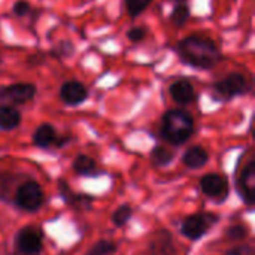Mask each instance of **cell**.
Here are the masks:
<instances>
[{
  "instance_id": "obj_7",
  "label": "cell",
  "mask_w": 255,
  "mask_h": 255,
  "mask_svg": "<svg viewBox=\"0 0 255 255\" xmlns=\"http://www.w3.org/2000/svg\"><path fill=\"white\" fill-rule=\"evenodd\" d=\"M43 248V236L34 227H24L15 238V250L18 255H37Z\"/></svg>"
},
{
  "instance_id": "obj_19",
  "label": "cell",
  "mask_w": 255,
  "mask_h": 255,
  "mask_svg": "<svg viewBox=\"0 0 255 255\" xmlns=\"http://www.w3.org/2000/svg\"><path fill=\"white\" fill-rule=\"evenodd\" d=\"M76 52V46L70 39H61L52 45L49 49V55L55 60H63V58H70Z\"/></svg>"
},
{
  "instance_id": "obj_21",
  "label": "cell",
  "mask_w": 255,
  "mask_h": 255,
  "mask_svg": "<svg viewBox=\"0 0 255 255\" xmlns=\"http://www.w3.org/2000/svg\"><path fill=\"white\" fill-rule=\"evenodd\" d=\"M131 215H133L131 206H130V205H121V206H118V208L114 211L111 220H112V223H114L115 227H124V226L130 221Z\"/></svg>"
},
{
  "instance_id": "obj_18",
  "label": "cell",
  "mask_w": 255,
  "mask_h": 255,
  "mask_svg": "<svg viewBox=\"0 0 255 255\" xmlns=\"http://www.w3.org/2000/svg\"><path fill=\"white\" fill-rule=\"evenodd\" d=\"M72 167H73V172L76 175H81V176H93V175H96L99 172L96 161L91 157L85 155V154H79L73 160Z\"/></svg>"
},
{
  "instance_id": "obj_10",
  "label": "cell",
  "mask_w": 255,
  "mask_h": 255,
  "mask_svg": "<svg viewBox=\"0 0 255 255\" xmlns=\"http://www.w3.org/2000/svg\"><path fill=\"white\" fill-rule=\"evenodd\" d=\"M254 188H255V160H250L244 167L238 178V191L242 200L248 205H254Z\"/></svg>"
},
{
  "instance_id": "obj_14",
  "label": "cell",
  "mask_w": 255,
  "mask_h": 255,
  "mask_svg": "<svg viewBox=\"0 0 255 255\" xmlns=\"http://www.w3.org/2000/svg\"><path fill=\"white\" fill-rule=\"evenodd\" d=\"M57 140H58V134H57V130L52 124L49 123H43L40 124L34 133H33V143L37 146V148H49L52 145H57Z\"/></svg>"
},
{
  "instance_id": "obj_26",
  "label": "cell",
  "mask_w": 255,
  "mask_h": 255,
  "mask_svg": "<svg viewBox=\"0 0 255 255\" xmlns=\"http://www.w3.org/2000/svg\"><path fill=\"white\" fill-rule=\"evenodd\" d=\"M31 9L33 7H31L30 1H27V0H16L12 4V13L18 18H24V16L30 15L33 12Z\"/></svg>"
},
{
  "instance_id": "obj_9",
  "label": "cell",
  "mask_w": 255,
  "mask_h": 255,
  "mask_svg": "<svg viewBox=\"0 0 255 255\" xmlns=\"http://www.w3.org/2000/svg\"><path fill=\"white\" fill-rule=\"evenodd\" d=\"M60 99L67 106H79L88 99V90L87 87L76 79L64 81L60 87Z\"/></svg>"
},
{
  "instance_id": "obj_1",
  "label": "cell",
  "mask_w": 255,
  "mask_h": 255,
  "mask_svg": "<svg viewBox=\"0 0 255 255\" xmlns=\"http://www.w3.org/2000/svg\"><path fill=\"white\" fill-rule=\"evenodd\" d=\"M175 51L184 64L199 70H211L223 60L221 46L205 34H190L181 39Z\"/></svg>"
},
{
  "instance_id": "obj_5",
  "label": "cell",
  "mask_w": 255,
  "mask_h": 255,
  "mask_svg": "<svg viewBox=\"0 0 255 255\" xmlns=\"http://www.w3.org/2000/svg\"><path fill=\"white\" fill-rule=\"evenodd\" d=\"M37 93V87L31 82H13L0 87V102L1 105L19 106L31 102Z\"/></svg>"
},
{
  "instance_id": "obj_24",
  "label": "cell",
  "mask_w": 255,
  "mask_h": 255,
  "mask_svg": "<svg viewBox=\"0 0 255 255\" xmlns=\"http://www.w3.org/2000/svg\"><path fill=\"white\" fill-rule=\"evenodd\" d=\"M226 236L235 242L238 241H244L247 236H248V227L244 226V224H236V226H232L226 230Z\"/></svg>"
},
{
  "instance_id": "obj_23",
  "label": "cell",
  "mask_w": 255,
  "mask_h": 255,
  "mask_svg": "<svg viewBox=\"0 0 255 255\" xmlns=\"http://www.w3.org/2000/svg\"><path fill=\"white\" fill-rule=\"evenodd\" d=\"M117 244L112 241H99L88 250L85 255H114L117 253Z\"/></svg>"
},
{
  "instance_id": "obj_22",
  "label": "cell",
  "mask_w": 255,
  "mask_h": 255,
  "mask_svg": "<svg viewBox=\"0 0 255 255\" xmlns=\"http://www.w3.org/2000/svg\"><path fill=\"white\" fill-rule=\"evenodd\" d=\"M151 3L152 0H124L126 12L131 18H136L140 13H143V10H146Z\"/></svg>"
},
{
  "instance_id": "obj_16",
  "label": "cell",
  "mask_w": 255,
  "mask_h": 255,
  "mask_svg": "<svg viewBox=\"0 0 255 255\" xmlns=\"http://www.w3.org/2000/svg\"><path fill=\"white\" fill-rule=\"evenodd\" d=\"M21 124V112L10 105H0V130L12 131Z\"/></svg>"
},
{
  "instance_id": "obj_6",
  "label": "cell",
  "mask_w": 255,
  "mask_h": 255,
  "mask_svg": "<svg viewBox=\"0 0 255 255\" xmlns=\"http://www.w3.org/2000/svg\"><path fill=\"white\" fill-rule=\"evenodd\" d=\"M43 203V190L36 181H27L16 188L15 205L27 212H36Z\"/></svg>"
},
{
  "instance_id": "obj_20",
  "label": "cell",
  "mask_w": 255,
  "mask_h": 255,
  "mask_svg": "<svg viewBox=\"0 0 255 255\" xmlns=\"http://www.w3.org/2000/svg\"><path fill=\"white\" fill-rule=\"evenodd\" d=\"M173 157H175L173 151H170L169 148L161 146V145L154 146L151 151V160L154 161L155 166H160V167L169 166L173 161Z\"/></svg>"
},
{
  "instance_id": "obj_8",
  "label": "cell",
  "mask_w": 255,
  "mask_h": 255,
  "mask_svg": "<svg viewBox=\"0 0 255 255\" xmlns=\"http://www.w3.org/2000/svg\"><path fill=\"white\" fill-rule=\"evenodd\" d=\"M200 188L206 197L214 199L217 202H224L229 197V191H230L227 178L218 173L205 175L200 179Z\"/></svg>"
},
{
  "instance_id": "obj_11",
  "label": "cell",
  "mask_w": 255,
  "mask_h": 255,
  "mask_svg": "<svg viewBox=\"0 0 255 255\" xmlns=\"http://www.w3.org/2000/svg\"><path fill=\"white\" fill-rule=\"evenodd\" d=\"M169 94H170L172 100L181 106H187L197 99V93H196L194 85L185 78L175 79L169 85Z\"/></svg>"
},
{
  "instance_id": "obj_13",
  "label": "cell",
  "mask_w": 255,
  "mask_h": 255,
  "mask_svg": "<svg viewBox=\"0 0 255 255\" xmlns=\"http://www.w3.org/2000/svg\"><path fill=\"white\" fill-rule=\"evenodd\" d=\"M173 238L167 230H161L149 244V255H175Z\"/></svg>"
},
{
  "instance_id": "obj_15",
  "label": "cell",
  "mask_w": 255,
  "mask_h": 255,
  "mask_svg": "<svg viewBox=\"0 0 255 255\" xmlns=\"http://www.w3.org/2000/svg\"><path fill=\"white\" fill-rule=\"evenodd\" d=\"M208 161H209V154L200 145L188 148L182 155V163L188 169H202L203 166H206Z\"/></svg>"
},
{
  "instance_id": "obj_17",
  "label": "cell",
  "mask_w": 255,
  "mask_h": 255,
  "mask_svg": "<svg viewBox=\"0 0 255 255\" xmlns=\"http://www.w3.org/2000/svg\"><path fill=\"white\" fill-rule=\"evenodd\" d=\"M190 16H191V10H190L188 3L185 0H176V3L172 7L170 15H169V21L172 25L181 28L187 24Z\"/></svg>"
},
{
  "instance_id": "obj_2",
  "label": "cell",
  "mask_w": 255,
  "mask_h": 255,
  "mask_svg": "<svg viewBox=\"0 0 255 255\" xmlns=\"http://www.w3.org/2000/svg\"><path fill=\"white\" fill-rule=\"evenodd\" d=\"M194 130V118L185 109H169L161 117V137L173 146L184 145L193 136Z\"/></svg>"
},
{
  "instance_id": "obj_12",
  "label": "cell",
  "mask_w": 255,
  "mask_h": 255,
  "mask_svg": "<svg viewBox=\"0 0 255 255\" xmlns=\"http://www.w3.org/2000/svg\"><path fill=\"white\" fill-rule=\"evenodd\" d=\"M58 190H60V194L63 197V200L70 205V206H75V208H82V209H90L91 205H93V197L91 196H87V194H75L72 191V188L69 187V184L63 179L58 181Z\"/></svg>"
},
{
  "instance_id": "obj_4",
  "label": "cell",
  "mask_w": 255,
  "mask_h": 255,
  "mask_svg": "<svg viewBox=\"0 0 255 255\" xmlns=\"http://www.w3.org/2000/svg\"><path fill=\"white\" fill-rule=\"evenodd\" d=\"M218 215L212 212H200L190 215L182 221L181 233L190 241H199L218 223Z\"/></svg>"
},
{
  "instance_id": "obj_25",
  "label": "cell",
  "mask_w": 255,
  "mask_h": 255,
  "mask_svg": "<svg viewBox=\"0 0 255 255\" xmlns=\"http://www.w3.org/2000/svg\"><path fill=\"white\" fill-rule=\"evenodd\" d=\"M127 39L130 40V42H133V43H139V42H142V40H145L146 39V36H148V30L145 28V27H142V25H133L131 28H128L127 30Z\"/></svg>"
},
{
  "instance_id": "obj_27",
  "label": "cell",
  "mask_w": 255,
  "mask_h": 255,
  "mask_svg": "<svg viewBox=\"0 0 255 255\" xmlns=\"http://www.w3.org/2000/svg\"><path fill=\"white\" fill-rule=\"evenodd\" d=\"M224 255H255V250L253 245H239L232 250H229Z\"/></svg>"
},
{
  "instance_id": "obj_3",
  "label": "cell",
  "mask_w": 255,
  "mask_h": 255,
  "mask_svg": "<svg viewBox=\"0 0 255 255\" xmlns=\"http://www.w3.org/2000/svg\"><path fill=\"white\" fill-rule=\"evenodd\" d=\"M214 96L218 100L229 102L239 96H244L250 91V81L242 72H232L227 73L224 78L218 79L214 87Z\"/></svg>"
},
{
  "instance_id": "obj_28",
  "label": "cell",
  "mask_w": 255,
  "mask_h": 255,
  "mask_svg": "<svg viewBox=\"0 0 255 255\" xmlns=\"http://www.w3.org/2000/svg\"><path fill=\"white\" fill-rule=\"evenodd\" d=\"M45 61V54L43 52H34V54H30L25 60V63L30 66V67H37L40 66L42 63Z\"/></svg>"
}]
</instances>
